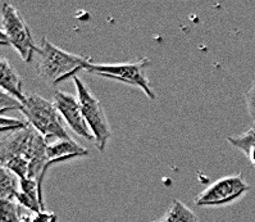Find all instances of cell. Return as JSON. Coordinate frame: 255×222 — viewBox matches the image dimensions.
<instances>
[{"mask_svg": "<svg viewBox=\"0 0 255 222\" xmlns=\"http://www.w3.org/2000/svg\"><path fill=\"white\" fill-rule=\"evenodd\" d=\"M36 73L49 86H55L85 71L90 58L73 54L54 45L48 37H42L36 49Z\"/></svg>", "mask_w": 255, "mask_h": 222, "instance_id": "cell-1", "label": "cell"}, {"mask_svg": "<svg viewBox=\"0 0 255 222\" xmlns=\"http://www.w3.org/2000/svg\"><path fill=\"white\" fill-rule=\"evenodd\" d=\"M21 112L26 121L46 140L72 139L64 126L63 118L55 108L54 103L50 100L35 93L26 94V100L22 103Z\"/></svg>", "mask_w": 255, "mask_h": 222, "instance_id": "cell-2", "label": "cell"}, {"mask_svg": "<svg viewBox=\"0 0 255 222\" xmlns=\"http://www.w3.org/2000/svg\"><path fill=\"white\" fill-rule=\"evenodd\" d=\"M0 32L3 44L12 45L19 57L28 63L35 58L37 45L32 36L27 22L14 5L8 1L1 3L0 10Z\"/></svg>", "mask_w": 255, "mask_h": 222, "instance_id": "cell-3", "label": "cell"}, {"mask_svg": "<svg viewBox=\"0 0 255 222\" xmlns=\"http://www.w3.org/2000/svg\"><path fill=\"white\" fill-rule=\"evenodd\" d=\"M151 66L149 59H140L136 62H127V63H90L85 68V72L93 73L100 77L109 78L113 81L122 82L141 89L149 99L154 100L156 98L155 93L151 89L149 80L145 76V68Z\"/></svg>", "mask_w": 255, "mask_h": 222, "instance_id": "cell-4", "label": "cell"}, {"mask_svg": "<svg viewBox=\"0 0 255 222\" xmlns=\"http://www.w3.org/2000/svg\"><path fill=\"white\" fill-rule=\"evenodd\" d=\"M73 82H75L78 102L81 105L84 117L93 132L95 147L98 148L100 153H104L109 139L112 138L111 125L105 116L104 108L99 99L94 95L93 91L89 89V86L82 81L81 78L75 76Z\"/></svg>", "mask_w": 255, "mask_h": 222, "instance_id": "cell-5", "label": "cell"}, {"mask_svg": "<svg viewBox=\"0 0 255 222\" xmlns=\"http://www.w3.org/2000/svg\"><path fill=\"white\" fill-rule=\"evenodd\" d=\"M250 190L244 175H230L210 184L195 198L199 207H225L239 201Z\"/></svg>", "mask_w": 255, "mask_h": 222, "instance_id": "cell-6", "label": "cell"}, {"mask_svg": "<svg viewBox=\"0 0 255 222\" xmlns=\"http://www.w3.org/2000/svg\"><path fill=\"white\" fill-rule=\"evenodd\" d=\"M53 103L63 118L64 123H67V126L72 130L76 135L81 136L86 140L94 141L93 132L85 120L78 98L66 91H55L53 95Z\"/></svg>", "mask_w": 255, "mask_h": 222, "instance_id": "cell-7", "label": "cell"}, {"mask_svg": "<svg viewBox=\"0 0 255 222\" xmlns=\"http://www.w3.org/2000/svg\"><path fill=\"white\" fill-rule=\"evenodd\" d=\"M87 156H89V152L84 147L78 145L73 139L54 140L53 143H48V148H46L48 168L49 166L55 165V163H60L64 162V161H69V159Z\"/></svg>", "mask_w": 255, "mask_h": 222, "instance_id": "cell-8", "label": "cell"}, {"mask_svg": "<svg viewBox=\"0 0 255 222\" xmlns=\"http://www.w3.org/2000/svg\"><path fill=\"white\" fill-rule=\"evenodd\" d=\"M0 86L1 91L9 94L21 103H24L26 94L22 90L21 76L10 64L9 60L4 57L0 60Z\"/></svg>", "mask_w": 255, "mask_h": 222, "instance_id": "cell-9", "label": "cell"}, {"mask_svg": "<svg viewBox=\"0 0 255 222\" xmlns=\"http://www.w3.org/2000/svg\"><path fill=\"white\" fill-rule=\"evenodd\" d=\"M21 179L12 171L1 167L0 170V198L1 201H15V197L21 192Z\"/></svg>", "mask_w": 255, "mask_h": 222, "instance_id": "cell-10", "label": "cell"}, {"mask_svg": "<svg viewBox=\"0 0 255 222\" xmlns=\"http://www.w3.org/2000/svg\"><path fill=\"white\" fill-rule=\"evenodd\" d=\"M163 222H199L196 213L178 199L172 201L171 207L162 220Z\"/></svg>", "mask_w": 255, "mask_h": 222, "instance_id": "cell-11", "label": "cell"}, {"mask_svg": "<svg viewBox=\"0 0 255 222\" xmlns=\"http://www.w3.org/2000/svg\"><path fill=\"white\" fill-rule=\"evenodd\" d=\"M227 141L235 148L241 150L245 156H248L250 148L255 144V125L240 135L227 136Z\"/></svg>", "mask_w": 255, "mask_h": 222, "instance_id": "cell-12", "label": "cell"}, {"mask_svg": "<svg viewBox=\"0 0 255 222\" xmlns=\"http://www.w3.org/2000/svg\"><path fill=\"white\" fill-rule=\"evenodd\" d=\"M21 206L13 201H1V222H19Z\"/></svg>", "mask_w": 255, "mask_h": 222, "instance_id": "cell-13", "label": "cell"}, {"mask_svg": "<svg viewBox=\"0 0 255 222\" xmlns=\"http://www.w3.org/2000/svg\"><path fill=\"white\" fill-rule=\"evenodd\" d=\"M27 126H28L27 121H21L18 120V118L6 117L5 114L1 116V120H0V131H1L3 135L10 134V132L18 131V130H22Z\"/></svg>", "mask_w": 255, "mask_h": 222, "instance_id": "cell-14", "label": "cell"}, {"mask_svg": "<svg viewBox=\"0 0 255 222\" xmlns=\"http://www.w3.org/2000/svg\"><path fill=\"white\" fill-rule=\"evenodd\" d=\"M0 107H1V114H5L6 111H21L22 103L13 98L9 94L1 91V100H0Z\"/></svg>", "mask_w": 255, "mask_h": 222, "instance_id": "cell-15", "label": "cell"}, {"mask_svg": "<svg viewBox=\"0 0 255 222\" xmlns=\"http://www.w3.org/2000/svg\"><path fill=\"white\" fill-rule=\"evenodd\" d=\"M245 102L249 117L252 118V121L255 125V82L249 87V90L245 93Z\"/></svg>", "mask_w": 255, "mask_h": 222, "instance_id": "cell-16", "label": "cell"}, {"mask_svg": "<svg viewBox=\"0 0 255 222\" xmlns=\"http://www.w3.org/2000/svg\"><path fill=\"white\" fill-rule=\"evenodd\" d=\"M33 222H57V216L54 213H49L42 211L33 217Z\"/></svg>", "mask_w": 255, "mask_h": 222, "instance_id": "cell-17", "label": "cell"}, {"mask_svg": "<svg viewBox=\"0 0 255 222\" xmlns=\"http://www.w3.org/2000/svg\"><path fill=\"white\" fill-rule=\"evenodd\" d=\"M248 158H249V161H250V163H252L253 166H254L255 167V144L253 145L252 148H250V150H249V154H248Z\"/></svg>", "mask_w": 255, "mask_h": 222, "instance_id": "cell-18", "label": "cell"}, {"mask_svg": "<svg viewBox=\"0 0 255 222\" xmlns=\"http://www.w3.org/2000/svg\"><path fill=\"white\" fill-rule=\"evenodd\" d=\"M153 222H163V221H153Z\"/></svg>", "mask_w": 255, "mask_h": 222, "instance_id": "cell-19", "label": "cell"}]
</instances>
